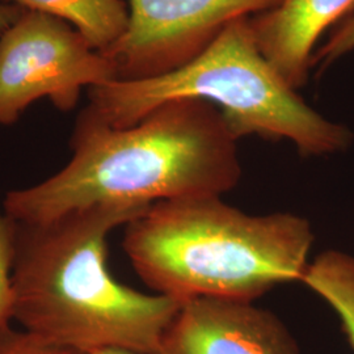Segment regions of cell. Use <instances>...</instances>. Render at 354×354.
Listing matches in <instances>:
<instances>
[{"label":"cell","instance_id":"cell-8","mask_svg":"<svg viewBox=\"0 0 354 354\" xmlns=\"http://www.w3.org/2000/svg\"><path fill=\"white\" fill-rule=\"evenodd\" d=\"M353 15L354 0H281L250 23L266 61L298 91L307 84L319 38Z\"/></svg>","mask_w":354,"mask_h":354},{"label":"cell","instance_id":"cell-1","mask_svg":"<svg viewBox=\"0 0 354 354\" xmlns=\"http://www.w3.org/2000/svg\"><path fill=\"white\" fill-rule=\"evenodd\" d=\"M71 150L58 172L6 194L1 207L17 225L45 223L97 203L222 196L243 172L223 114L200 99L165 102L129 127H109L84 108Z\"/></svg>","mask_w":354,"mask_h":354},{"label":"cell","instance_id":"cell-14","mask_svg":"<svg viewBox=\"0 0 354 354\" xmlns=\"http://www.w3.org/2000/svg\"><path fill=\"white\" fill-rule=\"evenodd\" d=\"M24 12V8L12 3L0 1V37Z\"/></svg>","mask_w":354,"mask_h":354},{"label":"cell","instance_id":"cell-4","mask_svg":"<svg viewBox=\"0 0 354 354\" xmlns=\"http://www.w3.org/2000/svg\"><path fill=\"white\" fill-rule=\"evenodd\" d=\"M180 99L215 105L238 140H289L302 156L335 155L353 145L349 127L311 108L266 61L250 17L232 21L203 54L172 73L91 87L86 109L109 127H129Z\"/></svg>","mask_w":354,"mask_h":354},{"label":"cell","instance_id":"cell-7","mask_svg":"<svg viewBox=\"0 0 354 354\" xmlns=\"http://www.w3.org/2000/svg\"><path fill=\"white\" fill-rule=\"evenodd\" d=\"M159 354H302L290 330L253 302L200 297L184 302Z\"/></svg>","mask_w":354,"mask_h":354},{"label":"cell","instance_id":"cell-12","mask_svg":"<svg viewBox=\"0 0 354 354\" xmlns=\"http://www.w3.org/2000/svg\"><path fill=\"white\" fill-rule=\"evenodd\" d=\"M353 50L354 15L333 28L328 39L314 53L311 68L317 67V71L323 73L329 66Z\"/></svg>","mask_w":354,"mask_h":354},{"label":"cell","instance_id":"cell-15","mask_svg":"<svg viewBox=\"0 0 354 354\" xmlns=\"http://www.w3.org/2000/svg\"><path fill=\"white\" fill-rule=\"evenodd\" d=\"M88 354H143L136 351H130V349H125V348H117V346H108V348H99L95 349Z\"/></svg>","mask_w":354,"mask_h":354},{"label":"cell","instance_id":"cell-10","mask_svg":"<svg viewBox=\"0 0 354 354\" xmlns=\"http://www.w3.org/2000/svg\"><path fill=\"white\" fill-rule=\"evenodd\" d=\"M301 282L332 307L354 351V256L323 251L308 264Z\"/></svg>","mask_w":354,"mask_h":354},{"label":"cell","instance_id":"cell-13","mask_svg":"<svg viewBox=\"0 0 354 354\" xmlns=\"http://www.w3.org/2000/svg\"><path fill=\"white\" fill-rule=\"evenodd\" d=\"M0 354H88L45 342L24 329L10 328L0 337Z\"/></svg>","mask_w":354,"mask_h":354},{"label":"cell","instance_id":"cell-11","mask_svg":"<svg viewBox=\"0 0 354 354\" xmlns=\"http://www.w3.org/2000/svg\"><path fill=\"white\" fill-rule=\"evenodd\" d=\"M17 223L4 213L0 206V337L13 320L12 272L16 256Z\"/></svg>","mask_w":354,"mask_h":354},{"label":"cell","instance_id":"cell-6","mask_svg":"<svg viewBox=\"0 0 354 354\" xmlns=\"http://www.w3.org/2000/svg\"><path fill=\"white\" fill-rule=\"evenodd\" d=\"M281 0H127L122 37L102 53L115 80L165 75L203 54L232 21L276 7Z\"/></svg>","mask_w":354,"mask_h":354},{"label":"cell","instance_id":"cell-9","mask_svg":"<svg viewBox=\"0 0 354 354\" xmlns=\"http://www.w3.org/2000/svg\"><path fill=\"white\" fill-rule=\"evenodd\" d=\"M45 13L75 28L95 50L105 53L122 37L129 21L125 0H0Z\"/></svg>","mask_w":354,"mask_h":354},{"label":"cell","instance_id":"cell-3","mask_svg":"<svg viewBox=\"0 0 354 354\" xmlns=\"http://www.w3.org/2000/svg\"><path fill=\"white\" fill-rule=\"evenodd\" d=\"M314 239L301 215L247 214L222 196H197L152 203L127 223L122 247L156 294L254 302L302 281Z\"/></svg>","mask_w":354,"mask_h":354},{"label":"cell","instance_id":"cell-5","mask_svg":"<svg viewBox=\"0 0 354 354\" xmlns=\"http://www.w3.org/2000/svg\"><path fill=\"white\" fill-rule=\"evenodd\" d=\"M115 80L111 59L75 28L24 10L0 37V127H11L39 99L68 112L84 87Z\"/></svg>","mask_w":354,"mask_h":354},{"label":"cell","instance_id":"cell-2","mask_svg":"<svg viewBox=\"0 0 354 354\" xmlns=\"http://www.w3.org/2000/svg\"><path fill=\"white\" fill-rule=\"evenodd\" d=\"M151 205L97 203L17 225L13 320L45 342L86 353L117 346L159 354L183 302L127 288L106 261L111 231Z\"/></svg>","mask_w":354,"mask_h":354}]
</instances>
